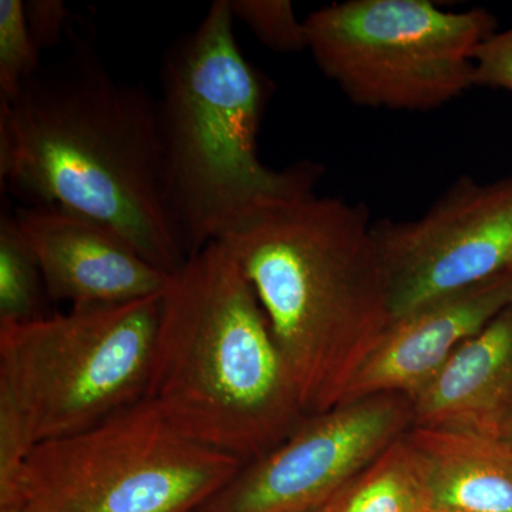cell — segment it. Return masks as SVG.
<instances>
[{
    "label": "cell",
    "mask_w": 512,
    "mask_h": 512,
    "mask_svg": "<svg viewBox=\"0 0 512 512\" xmlns=\"http://www.w3.org/2000/svg\"><path fill=\"white\" fill-rule=\"evenodd\" d=\"M0 183L22 205L106 225L167 274L187 262L165 197L158 99L116 79L84 39L0 100Z\"/></svg>",
    "instance_id": "obj_1"
},
{
    "label": "cell",
    "mask_w": 512,
    "mask_h": 512,
    "mask_svg": "<svg viewBox=\"0 0 512 512\" xmlns=\"http://www.w3.org/2000/svg\"><path fill=\"white\" fill-rule=\"evenodd\" d=\"M289 168L220 241L254 289L309 417L342 403L392 312L369 212L318 194V164Z\"/></svg>",
    "instance_id": "obj_2"
},
{
    "label": "cell",
    "mask_w": 512,
    "mask_h": 512,
    "mask_svg": "<svg viewBox=\"0 0 512 512\" xmlns=\"http://www.w3.org/2000/svg\"><path fill=\"white\" fill-rule=\"evenodd\" d=\"M144 399L185 436L244 464L305 421L265 313L224 242L171 275Z\"/></svg>",
    "instance_id": "obj_3"
},
{
    "label": "cell",
    "mask_w": 512,
    "mask_h": 512,
    "mask_svg": "<svg viewBox=\"0 0 512 512\" xmlns=\"http://www.w3.org/2000/svg\"><path fill=\"white\" fill-rule=\"evenodd\" d=\"M229 0L165 50L160 107L165 197L188 258L220 241L289 177L258 156L272 84L245 59Z\"/></svg>",
    "instance_id": "obj_4"
},
{
    "label": "cell",
    "mask_w": 512,
    "mask_h": 512,
    "mask_svg": "<svg viewBox=\"0 0 512 512\" xmlns=\"http://www.w3.org/2000/svg\"><path fill=\"white\" fill-rule=\"evenodd\" d=\"M161 295L0 323V434L30 453L144 399Z\"/></svg>",
    "instance_id": "obj_5"
},
{
    "label": "cell",
    "mask_w": 512,
    "mask_h": 512,
    "mask_svg": "<svg viewBox=\"0 0 512 512\" xmlns=\"http://www.w3.org/2000/svg\"><path fill=\"white\" fill-rule=\"evenodd\" d=\"M244 466L185 436L141 399L90 429L33 447L0 488V507L200 512Z\"/></svg>",
    "instance_id": "obj_6"
},
{
    "label": "cell",
    "mask_w": 512,
    "mask_h": 512,
    "mask_svg": "<svg viewBox=\"0 0 512 512\" xmlns=\"http://www.w3.org/2000/svg\"><path fill=\"white\" fill-rule=\"evenodd\" d=\"M305 25L316 66L352 103L429 111L473 87L474 52L497 20L429 0H348L315 10Z\"/></svg>",
    "instance_id": "obj_7"
},
{
    "label": "cell",
    "mask_w": 512,
    "mask_h": 512,
    "mask_svg": "<svg viewBox=\"0 0 512 512\" xmlns=\"http://www.w3.org/2000/svg\"><path fill=\"white\" fill-rule=\"evenodd\" d=\"M392 320L512 269V177H460L426 214L373 222Z\"/></svg>",
    "instance_id": "obj_8"
},
{
    "label": "cell",
    "mask_w": 512,
    "mask_h": 512,
    "mask_svg": "<svg viewBox=\"0 0 512 512\" xmlns=\"http://www.w3.org/2000/svg\"><path fill=\"white\" fill-rule=\"evenodd\" d=\"M413 427L410 399L384 393L305 419L200 512H308L323 507Z\"/></svg>",
    "instance_id": "obj_9"
},
{
    "label": "cell",
    "mask_w": 512,
    "mask_h": 512,
    "mask_svg": "<svg viewBox=\"0 0 512 512\" xmlns=\"http://www.w3.org/2000/svg\"><path fill=\"white\" fill-rule=\"evenodd\" d=\"M42 269L47 295L72 306L140 301L160 295L171 275L113 229L56 207L15 208Z\"/></svg>",
    "instance_id": "obj_10"
},
{
    "label": "cell",
    "mask_w": 512,
    "mask_h": 512,
    "mask_svg": "<svg viewBox=\"0 0 512 512\" xmlns=\"http://www.w3.org/2000/svg\"><path fill=\"white\" fill-rule=\"evenodd\" d=\"M512 303V271L393 319L350 380L342 403L412 397L466 340Z\"/></svg>",
    "instance_id": "obj_11"
},
{
    "label": "cell",
    "mask_w": 512,
    "mask_h": 512,
    "mask_svg": "<svg viewBox=\"0 0 512 512\" xmlns=\"http://www.w3.org/2000/svg\"><path fill=\"white\" fill-rule=\"evenodd\" d=\"M409 399L413 427L497 433L512 410V303Z\"/></svg>",
    "instance_id": "obj_12"
},
{
    "label": "cell",
    "mask_w": 512,
    "mask_h": 512,
    "mask_svg": "<svg viewBox=\"0 0 512 512\" xmlns=\"http://www.w3.org/2000/svg\"><path fill=\"white\" fill-rule=\"evenodd\" d=\"M404 441L433 507L512 512V444L503 437L412 427Z\"/></svg>",
    "instance_id": "obj_13"
},
{
    "label": "cell",
    "mask_w": 512,
    "mask_h": 512,
    "mask_svg": "<svg viewBox=\"0 0 512 512\" xmlns=\"http://www.w3.org/2000/svg\"><path fill=\"white\" fill-rule=\"evenodd\" d=\"M430 501L404 436L346 484L325 512H429Z\"/></svg>",
    "instance_id": "obj_14"
},
{
    "label": "cell",
    "mask_w": 512,
    "mask_h": 512,
    "mask_svg": "<svg viewBox=\"0 0 512 512\" xmlns=\"http://www.w3.org/2000/svg\"><path fill=\"white\" fill-rule=\"evenodd\" d=\"M49 298L35 252L20 229L15 212L0 217V323L29 322L47 316Z\"/></svg>",
    "instance_id": "obj_15"
},
{
    "label": "cell",
    "mask_w": 512,
    "mask_h": 512,
    "mask_svg": "<svg viewBox=\"0 0 512 512\" xmlns=\"http://www.w3.org/2000/svg\"><path fill=\"white\" fill-rule=\"evenodd\" d=\"M42 50L30 35L23 0H0V100L18 96L40 69Z\"/></svg>",
    "instance_id": "obj_16"
},
{
    "label": "cell",
    "mask_w": 512,
    "mask_h": 512,
    "mask_svg": "<svg viewBox=\"0 0 512 512\" xmlns=\"http://www.w3.org/2000/svg\"><path fill=\"white\" fill-rule=\"evenodd\" d=\"M235 20L244 23L262 45L275 53L305 52L309 47L305 20L289 0H229Z\"/></svg>",
    "instance_id": "obj_17"
},
{
    "label": "cell",
    "mask_w": 512,
    "mask_h": 512,
    "mask_svg": "<svg viewBox=\"0 0 512 512\" xmlns=\"http://www.w3.org/2000/svg\"><path fill=\"white\" fill-rule=\"evenodd\" d=\"M512 92V28L495 32L473 55V87Z\"/></svg>",
    "instance_id": "obj_18"
},
{
    "label": "cell",
    "mask_w": 512,
    "mask_h": 512,
    "mask_svg": "<svg viewBox=\"0 0 512 512\" xmlns=\"http://www.w3.org/2000/svg\"><path fill=\"white\" fill-rule=\"evenodd\" d=\"M25 16L30 35L42 52L59 45L69 32L70 12L63 0H29Z\"/></svg>",
    "instance_id": "obj_19"
},
{
    "label": "cell",
    "mask_w": 512,
    "mask_h": 512,
    "mask_svg": "<svg viewBox=\"0 0 512 512\" xmlns=\"http://www.w3.org/2000/svg\"><path fill=\"white\" fill-rule=\"evenodd\" d=\"M495 434H498V436L503 437L504 440L512 444V410L501 421Z\"/></svg>",
    "instance_id": "obj_20"
},
{
    "label": "cell",
    "mask_w": 512,
    "mask_h": 512,
    "mask_svg": "<svg viewBox=\"0 0 512 512\" xmlns=\"http://www.w3.org/2000/svg\"><path fill=\"white\" fill-rule=\"evenodd\" d=\"M0 512H28L23 510V508L18 507V505H8V507H0Z\"/></svg>",
    "instance_id": "obj_21"
},
{
    "label": "cell",
    "mask_w": 512,
    "mask_h": 512,
    "mask_svg": "<svg viewBox=\"0 0 512 512\" xmlns=\"http://www.w3.org/2000/svg\"><path fill=\"white\" fill-rule=\"evenodd\" d=\"M429 512H466V511L453 510V508L433 507V505H430Z\"/></svg>",
    "instance_id": "obj_22"
},
{
    "label": "cell",
    "mask_w": 512,
    "mask_h": 512,
    "mask_svg": "<svg viewBox=\"0 0 512 512\" xmlns=\"http://www.w3.org/2000/svg\"><path fill=\"white\" fill-rule=\"evenodd\" d=\"M308 512H325V505H323V507L316 508V510H312V511H308Z\"/></svg>",
    "instance_id": "obj_23"
},
{
    "label": "cell",
    "mask_w": 512,
    "mask_h": 512,
    "mask_svg": "<svg viewBox=\"0 0 512 512\" xmlns=\"http://www.w3.org/2000/svg\"><path fill=\"white\" fill-rule=\"evenodd\" d=\"M511 271H512V269H511Z\"/></svg>",
    "instance_id": "obj_24"
}]
</instances>
